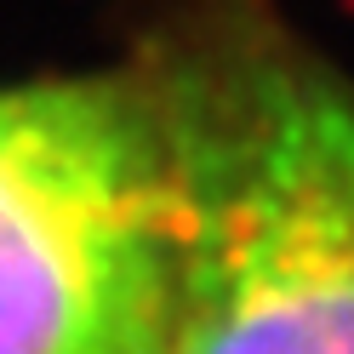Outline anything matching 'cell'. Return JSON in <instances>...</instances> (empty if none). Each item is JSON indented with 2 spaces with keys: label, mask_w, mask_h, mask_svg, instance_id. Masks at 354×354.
<instances>
[{
  "label": "cell",
  "mask_w": 354,
  "mask_h": 354,
  "mask_svg": "<svg viewBox=\"0 0 354 354\" xmlns=\"http://www.w3.org/2000/svg\"><path fill=\"white\" fill-rule=\"evenodd\" d=\"M154 46L189 189L166 354H354V86L240 0Z\"/></svg>",
  "instance_id": "1"
},
{
  "label": "cell",
  "mask_w": 354,
  "mask_h": 354,
  "mask_svg": "<svg viewBox=\"0 0 354 354\" xmlns=\"http://www.w3.org/2000/svg\"><path fill=\"white\" fill-rule=\"evenodd\" d=\"M183 143L160 46L0 86V354H166Z\"/></svg>",
  "instance_id": "2"
}]
</instances>
